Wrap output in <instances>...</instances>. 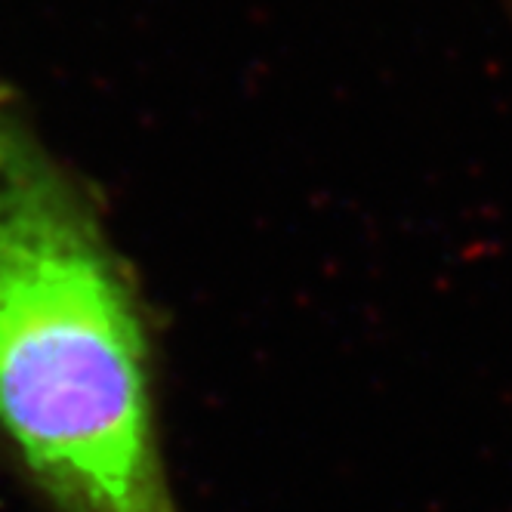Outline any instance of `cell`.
Returning <instances> with one entry per match:
<instances>
[{
	"label": "cell",
	"instance_id": "2",
	"mask_svg": "<svg viewBox=\"0 0 512 512\" xmlns=\"http://www.w3.org/2000/svg\"><path fill=\"white\" fill-rule=\"evenodd\" d=\"M506 7H509V10H512V0H506Z\"/></svg>",
	"mask_w": 512,
	"mask_h": 512
},
{
	"label": "cell",
	"instance_id": "1",
	"mask_svg": "<svg viewBox=\"0 0 512 512\" xmlns=\"http://www.w3.org/2000/svg\"><path fill=\"white\" fill-rule=\"evenodd\" d=\"M0 454L50 512H179L149 303L90 182L7 78Z\"/></svg>",
	"mask_w": 512,
	"mask_h": 512
}]
</instances>
